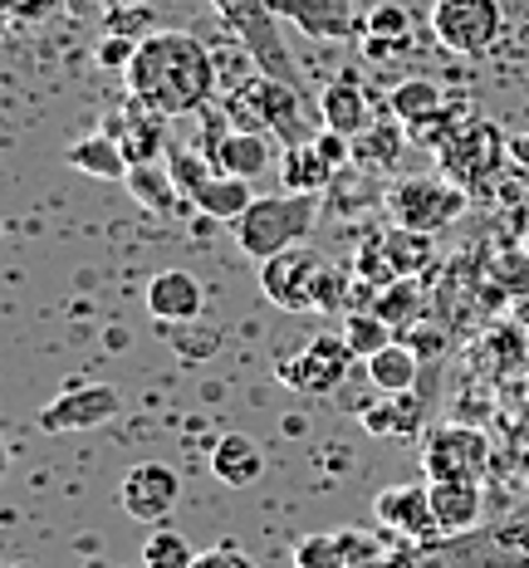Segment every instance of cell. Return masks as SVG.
<instances>
[{
	"label": "cell",
	"instance_id": "1",
	"mask_svg": "<svg viewBox=\"0 0 529 568\" xmlns=\"http://www.w3.org/2000/svg\"><path fill=\"white\" fill-rule=\"evenodd\" d=\"M128 93H138L167 118L202 113L211 99H221L216 50L192 30H147L128 64Z\"/></svg>",
	"mask_w": 529,
	"mask_h": 568
},
{
	"label": "cell",
	"instance_id": "2",
	"mask_svg": "<svg viewBox=\"0 0 529 568\" xmlns=\"http://www.w3.org/2000/svg\"><path fill=\"white\" fill-rule=\"evenodd\" d=\"M319 216H324V192H269V196H255L231 231H235V245L251 260H269L309 241Z\"/></svg>",
	"mask_w": 529,
	"mask_h": 568
},
{
	"label": "cell",
	"instance_id": "3",
	"mask_svg": "<svg viewBox=\"0 0 529 568\" xmlns=\"http://www.w3.org/2000/svg\"><path fill=\"white\" fill-rule=\"evenodd\" d=\"M221 109L231 113L235 128H245V133H275L285 148L314 138V123L304 113V89H294L275 74H255L251 84L221 93Z\"/></svg>",
	"mask_w": 529,
	"mask_h": 568
},
{
	"label": "cell",
	"instance_id": "4",
	"mask_svg": "<svg viewBox=\"0 0 529 568\" xmlns=\"http://www.w3.org/2000/svg\"><path fill=\"white\" fill-rule=\"evenodd\" d=\"M383 206L393 216V226H411L437 235L451 221H461V211L470 206V192L461 182H451L446 172L437 176H397L393 186L383 192Z\"/></svg>",
	"mask_w": 529,
	"mask_h": 568
},
{
	"label": "cell",
	"instance_id": "5",
	"mask_svg": "<svg viewBox=\"0 0 529 568\" xmlns=\"http://www.w3.org/2000/svg\"><path fill=\"white\" fill-rule=\"evenodd\" d=\"M441 172L451 176V182H461L470 196L486 192L490 182L500 176V168L510 162V138L500 133L496 123H486V118H470L451 133V142L437 152Z\"/></svg>",
	"mask_w": 529,
	"mask_h": 568
},
{
	"label": "cell",
	"instance_id": "6",
	"mask_svg": "<svg viewBox=\"0 0 529 568\" xmlns=\"http://www.w3.org/2000/svg\"><path fill=\"white\" fill-rule=\"evenodd\" d=\"M421 470L427 480H476L486 485L490 470V436L470 422H446L421 436Z\"/></svg>",
	"mask_w": 529,
	"mask_h": 568
},
{
	"label": "cell",
	"instance_id": "7",
	"mask_svg": "<svg viewBox=\"0 0 529 568\" xmlns=\"http://www.w3.org/2000/svg\"><path fill=\"white\" fill-rule=\"evenodd\" d=\"M431 34L451 54H490L505 34V6L500 0H431Z\"/></svg>",
	"mask_w": 529,
	"mask_h": 568
},
{
	"label": "cell",
	"instance_id": "8",
	"mask_svg": "<svg viewBox=\"0 0 529 568\" xmlns=\"http://www.w3.org/2000/svg\"><path fill=\"white\" fill-rule=\"evenodd\" d=\"M348 368H353V353H348L344 334H319L314 343H304L294 358L279 363L275 377L299 397H328L344 387Z\"/></svg>",
	"mask_w": 529,
	"mask_h": 568
},
{
	"label": "cell",
	"instance_id": "9",
	"mask_svg": "<svg viewBox=\"0 0 529 568\" xmlns=\"http://www.w3.org/2000/svg\"><path fill=\"white\" fill-rule=\"evenodd\" d=\"M123 412V393L113 383H79V387H64L54 402H44L34 426L50 436H69V432H93V426L113 422Z\"/></svg>",
	"mask_w": 529,
	"mask_h": 568
},
{
	"label": "cell",
	"instance_id": "10",
	"mask_svg": "<svg viewBox=\"0 0 529 568\" xmlns=\"http://www.w3.org/2000/svg\"><path fill=\"white\" fill-rule=\"evenodd\" d=\"M182 500V476L162 460H138L123 480H118V505L138 525H167V515Z\"/></svg>",
	"mask_w": 529,
	"mask_h": 568
},
{
	"label": "cell",
	"instance_id": "11",
	"mask_svg": "<svg viewBox=\"0 0 529 568\" xmlns=\"http://www.w3.org/2000/svg\"><path fill=\"white\" fill-rule=\"evenodd\" d=\"M99 128L128 152V162H133V168H138V162L167 158V113H157L152 103L138 99V93H128L118 109L103 113Z\"/></svg>",
	"mask_w": 529,
	"mask_h": 568
},
{
	"label": "cell",
	"instance_id": "12",
	"mask_svg": "<svg viewBox=\"0 0 529 568\" xmlns=\"http://www.w3.org/2000/svg\"><path fill=\"white\" fill-rule=\"evenodd\" d=\"M319 270H324V260L314 251H304V245L279 251V255L261 260V294L275 304V310L304 314V310H314V284H319Z\"/></svg>",
	"mask_w": 529,
	"mask_h": 568
},
{
	"label": "cell",
	"instance_id": "13",
	"mask_svg": "<svg viewBox=\"0 0 529 568\" xmlns=\"http://www.w3.org/2000/svg\"><path fill=\"white\" fill-rule=\"evenodd\" d=\"M373 519L383 525V535H403L411 544H441V525H437V510H431L427 480L387 485L373 500Z\"/></svg>",
	"mask_w": 529,
	"mask_h": 568
},
{
	"label": "cell",
	"instance_id": "14",
	"mask_svg": "<svg viewBox=\"0 0 529 568\" xmlns=\"http://www.w3.org/2000/svg\"><path fill=\"white\" fill-rule=\"evenodd\" d=\"M269 6H275L279 20H289L309 40L344 44L353 34H363V16H353V0H269Z\"/></svg>",
	"mask_w": 529,
	"mask_h": 568
},
{
	"label": "cell",
	"instance_id": "15",
	"mask_svg": "<svg viewBox=\"0 0 529 568\" xmlns=\"http://www.w3.org/2000/svg\"><path fill=\"white\" fill-rule=\"evenodd\" d=\"M147 314L157 324H196L206 304V284L192 275V270H157L147 280Z\"/></svg>",
	"mask_w": 529,
	"mask_h": 568
},
{
	"label": "cell",
	"instance_id": "16",
	"mask_svg": "<svg viewBox=\"0 0 529 568\" xmlns=\"http://www.w3.org/2000/svg\"><path fill=\"white\" fill-rule=\"evenodd\" d=\"M431 490V510H437L441 539H466L480 529V510H486V495L476 480H427Z\"/></svg>",
	"mask_w": 529,
	"mask_h": 568
},
{
	"label": "cell",
	"instance_id": "17",
	"mask_svg": "<svg viewBox=\"0 0 529 568\" xmlns=\"http://www.w3.org/2000/svg\"><path fill=\"white\" fill-rule=\"evenodd\" d=\"M319 123L334 128V133H344V138H358V133H368V128H373L368 93H363V84L353 74L324 84V93H319Z\"/></svg>",
	"mask_w": 529,
	"mask_h": 568
},
{
	"label": "cell",
	"instance_id": "18",
	"mask_svg": "<svg viewBox=\"0 0 529 568\" xmlns=\"http://www.w3.org/2000/svg\"><path fill=\"white\" fill-rule=\"evenodd\" d=\"M211 476L221 485H231V490H245V485H255L265 476V446L251 442L245 432L221 436V442L211 446Z\"/></svg>",
	"mask_w": 529,
	"mask_h": 568
},
{
	"label": "cell",
	"instance_id": "19",
	"mask_svg": "<svg viewBox=\"0 0 529 568\" xmlns=\"http://www.w3.org/2000/svg\"><path fill=\"white\" fill-rule=\"evenodd\" d=\"M64 162L74 172H84L93 176V182H128V172H133V162H128V152L118 148V142L103 133H84V138H74L64 148Z\"/></svg>",
	"mask_w": 529,
	"mask_h": 568
},
{
	"label": "cell",
	"instance_id": "20",
	"mask_svg": "<svg viewBox=\"0 0 529 568\" xmlns=\"http://www.w3.org/2000/svg\"><path fill=\"white\" fill-rule=\"evenodd\" d=\"M334 176H338V168L314 148V138L279 148V182H285V192H328Z\"/></svg>",
	"mask_w": 529,
	"mask_h": 568
},
{
	"label": "cell",
	"instance_id": "21",
	"mask_svg": "<svg viewBox=\"0 0 529 568\" xmlns=\"http://www.w3.org/2000/svg\"><path fill=\"white\" fill-rule=\"evenodd\" d=\"M363 432L368 436H427V402L411 393L387 397L383 407H363Z\"/></svg>",
	"mask_w": 529,
	"mask_h": 568
},
{
	"label": "cell",
	"instance_id": "22",
	"mask_svg": "<svg viewBox=\"0 0 529 568\" xmlns=\"http://www.w3.org/2000/svg\"><path fill=\"white\" fill-rule=\"evenodd\" d=\"M123 186H128V196H133L138 206L152 211V216H172V211L186 201L167 162H138V168L128 172Z\"/></svg>",
	"mask_w": 529,
	"mask_h": 568
},
{
	"label": "cell",
	"instance_id": "23",
	"mask_svg": "<svg viewBox=\"0 0 529 568\" xmlns=\"http://www.w3.org/2000/svg\"><path fill=\"white\" fill-rule=\"evenodd\" d=\"M407 123H397L393 113H387V123H373L368 133H358L353 138V162H358L363 172H378L387 176L397 168V158H403V148H407Z\"/></svg>",
	"mask_w": 529,
	"mask_h": 568
},
{
	"label": "cell",
	"instance_id": "24",
	"mask_svg": "<svg viewBox=\"0 0 529 568\" xmlns=\"http://www.w3.org/2000/svg\"><path fill=\"white\" fill-rule=\"evenodd\" d=\"M269 162H275V148H269V138L265 133H245V128H231L226 142H221V152H216V168L231 172V176H245V182L265 176Z\"/></svg>",
	"mask_w": 529,
	"mask_h": 568
},
{
	"label": "cell",
	"instance_id": "25",
	"mask_svg": "<svg viewBox=\"0 0 529 568\" xmlns=\"http://www.w3.org/2000/svg\"><path fill=\"white\" fill-rule=\"evenodd\" d=\"M255 201V192H251V182L245 176H231V172H216L211 182L196 192V201L192 206L202 211L206 221H221V226H235V221L245 216V206Z\"/></svg>",
	"mask_w": 529,
	"mask_h": 568
},
{
	"label": "cell",
	"instance_id": "26",
	"mask_svg": "<svg viewBox=\"0 0 529 568\" xmlns=\"http://www.w3.org/2000/svg\"><path fill=\"white\" fill-rule=\"evenodd\" d=\"M421 377V353L407 348V343H387L383 353L368 358V383L378 387L383 397H397V393H411Z\"/></svg>",
	"mask_w": 529,
	"mask_h": 568
},
{
	"label": "cell",
	"instance_id": "27",
	"mask_svg": "<svg viewBox=\"0 0 529 568\" xmlns=\"http://www.w3.org/2000/svg\"><path fill=\"white\" fill-rule=\"evenodd\" d=\"M368 310H378L393 328H411L421 318V310H427V294H421L417 275H397L387 284H373V304Z\"/></svg>",
	"mask_w": 529,
	"mask_h": 568
},
{
	"label": "cell",
	"instance_id": "28",
	"mask_svg": "<svg viewBox=\"0 0 529 568\" xmlns=\"http://www.w3.org/2000/svg\"><path fill=\"white\" fill-rule=\"evenodd\" d=\"M446 103V89L437 79H403V84L387 89V113L397 118V123H421V118H431Z\"/></svg>",
	"mask_w": 529,
	"mask_h": 568
},
{
	"label": "cell",
	"instance_id": "29",
	"mask_svg": "<svg viewBox=\"0 0 529 568\" xmlns=\"http://www.w3.org/2000/svg\"><path fill=\"white\" fill-rule=\"evenodd\" d=\"M378 251L393 265V275H421L431 265V235L411 231V226H393L378 235Z\"/></svg>",
	"mask_w": 529,
	"mask_h": 568
},
{
	"label": "cell",
	"instance_id": "30",
	"mask_svg": "<svg viewBox=\"0 0 529 568\" xmlns=\"http://www.w3.org/2000/svg\"><path fill=\"white\" fill-rule=\"evenodd\" d=\"M338 334H344V343H348L353 358H363V363H368L373 353H383L387 343H397V328L387 324L378 310H348V314H344V328H338Z\"/></svg>",
	"mask_w": 529,
	"mask_h": 568
},
{
	"label": "cell",
	"instance_id": "31",
	"mask_svg": "<svg viewBox=\"0 0 529 568\" xmlns=\"http://www.w3.org/2000/svg\"><path fill=\"white\" fill-rule=\"evenodd\" d=\"M461 123H470L466 99H461V93H446V103H441V109L431 113V118H421V123H411V128H407V138L417 142V148H437V152H441Z\"/></svg>",
	"mask_w": 529,
	"mask_h": 568
},
{
	"label": "cell",
	"instance_id": "32",
	"mask_svg": "<svg viewBox=\"0 0 529 568\" xmlns=\"http://www.w3.org/2000/svg\"><path fill=\"white\" fill-rule=\"evenodd\" d=\"M192 564H196V549H192V539H186L182 529L157 525L147 535V544H143V568H192Z\"/></svg>",
	"mask_w": 529,
	"mask_h": 568
},
{
	"label": "cell",
	"instance_id": "33",
	"mask_svg": "<svg viewBox=\"0 0 529 568\" xmlns=\"http://www.w3.org/2000/svg\"><path fill=\"white\" fill-rule=\"evenodd\" d=\"M162 334H167V343L176 348V358H182V363L216 358V353H221V343H226V338H221V328H206L202 318H196V328H192V324H167V328H162Z\"/></svg>",
	"mask_w": 529,
	"mask_h": 568
},
{
	"label": "cell",
	"instance_id": "34",
	"mask_svg": "<svg viewBox=\"0 0 529 568\" xmlns=\"http://www.w3.org/2000/svg\"><path fill=\"white\" fill-rule=\"evenodd\" d=\"M294 568H348L344 529H334V535H304L294 544Z\"/></svg>",
	"mask_w": 529,
	"mask_h": 568
},
{
	"label": "cell",
	"instance_id": "35",
	"mask_svg": "<svg viewBox=\"0 0 529 568\" xmlns=\"http://www.w3.org/2000/svg\"><path fill=\"white\" fill-rule=\"evenodd\" d=\"M363 34H411V16L403 6H393V0H383V6H373L368 16H363Z\"/></svg>",
	"mask_w": 529,
	"mask_h": 568
},
{
	"label": "cell",
	"instance_id": "36",
	"mask_svg": "<svg viewBox=\"0 0 529 568\" xmlns=\"http://www.w3.org/2000/svg\"><path fill=\"white\" fill-rule=\"evenodd\" d=\"M133 54H138V40H133V34H118V30H109V34L99 40V54H93V59H99V69H123V74H128Z\"/></svg>",
	"mask_w": 529,
	"mask_h": 568
},
{
	"label": "cell",
	"instance_id": "37",
	"mask_svg": "<svg viewBox=\"0 0 529 568\" xmlns=\"http://www.w3.org/2000/svg\"><path fill=\"white\" fill-rule=\"evenodd\" d=\"M363 568H441V564H437V549H397L393 544L383 559H373Z\"/></svg>",
	"mask_w": 529,
	"mask_h": 568
},
{
	"label": "cell",
	"instance_id": "38",
	"mask_svg": "<svg viewBox=\"0 0 529 568\" xmlns=\"http://www.w3.org/2000/svg\"><path fill=\"white\" fill-rule=\"evenodd\" d=\"M411 50V34H363V54L368 59H403Z\"/></svg>",
	"mask_w": 529,
	"mask_h": 568
},
{
	"label": "cell",
	"instance_id": "39",
	"mask_svg": "<svg viewBox=\"0 0 529 568\" xmlns=\"http://www.w3.org/2000/svg\"><path fill=\"white\" fill-rule=\"evenodd\" d=\"M192 568H255V559H251V554H241L235 544H216V549L196 554Z\"/></svg>",
	"mask_w": 529,
	"mask_h": 568
},
{
	"label": "cell",
	"instance_id": "40",
	"mask_svg": "<svg viewBox=\"0 0 529 568\" xmlns=\"http://www.w3.org/2000/svg\"><path fill=\"white\" fill-rule=\"evenodd\" d=\"M314 148L324 152L334 168H353V138L344 133H334V128H324V133H314Z\"/></svg>",
	"mask_w": 529,
	"mask_h": 568
},
{
	"label": "cell",
	"instance_id": "41",
	"mask_svg": "<svg viewBox=\"0 0 529 568\" xmlns=\"http://www.w3.org/2000/svg\"><path fill=\"white\" fill-rule=\"evenodd\" d=\"M510 162L529 176V133H515V138H510Z\"/></svg>",
	"mask_w": 529,
	"mask_h": 568
},
{
	"label": "cell",
	"instance_id": "42",
	"mask_svg": "<svg viewBox=\"0 0 529 568\" xmlns=\"http://www.w3.org/2000/svg\"><path fill=\"white\" fill-rule=\"evenodd\" d=\"M118 6H147V0H118Z\"/></svg>",
	"mask_w": 529,
	"mask_h": 568
},
{
	"label": "cell",
	"instance_id": "43",
	"mask_svg": "<svg viewBox=\"0 0 529 568\" xmlns=\"http://www.w3.org/2000/svg\"><path fill=\"white\" fill-rule=\"evenodd\" d=\"M520 568H529V564H520Z\"/></svg>",
	"mask_w": 529,
	"mask_h": 568
},
{
	"label": "cell",
	"instance_id": "44",
	"mask_svg": "<svg viewBox=\"0 0 529 568\" xmlns=\"http://www.w3.org/2000/svg\"><path fill=\"white\" fill-rule=\"evenodd\" d=\"M525 245H529V241H525Z\"/></svg>",
	"mask_w": 529,
	"mask_h": 568
}]
</instances>
